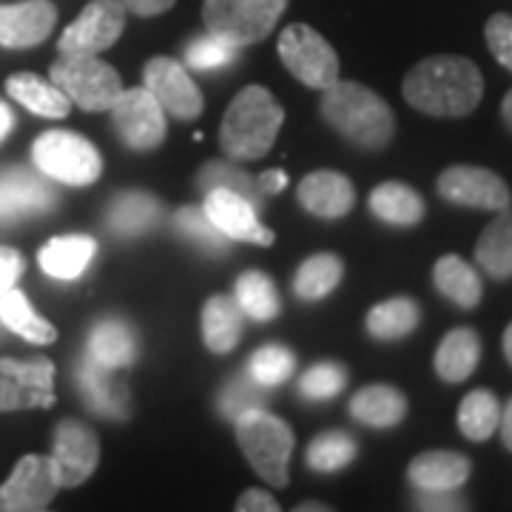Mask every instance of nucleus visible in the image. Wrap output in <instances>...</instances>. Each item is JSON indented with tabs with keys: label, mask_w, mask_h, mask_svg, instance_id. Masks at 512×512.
I'll return each instance as SVG.
<instances>
[{
	"label": "nucleus",
	"mask_w": 512,
	"mask_h": 512,
	"mask_svg": "<svg viewBox=\"0 0 512 512\" xmlns=\"http://www.w3.org/2000/svg\"><path fill=\"white\" fill-rule=\"evenodd\" d=\"M143 80L165 114H174L177 120H194L202 111V92L177 60L151 57L143 69Z\"/></svg>",
	"instance_id": "15"
},
{
	"label": "nucleus",
	"mask_w": 512,
	"mask_h": 512,
	"mask_svg": "<svg viewBox=\"0 0 512 512\" xmlns=\"http://www.w3.org/2000/svg\"><path fill=\"white\" fill-rule=\"evenodd\" d=\"M0 319H3L6 328L15 330L23 339H29L32 345H52L57 339L55 325L46 322V319L29 305L26 293L15 291V288H9V291L0 296Z\"/></svg>",
	"instance_id": "33"
},
{
	"label": "nucleus",
	"mask_w": 512,
	"mask_h": 512,
	"mask_svg": "<svg viewBox=\"0 0 512 512\" xmlns=\"http://www.w3.org/2000/svg\"><path fill=\"white\" fill-rule=\"evenodd\" d=\"M276 52L288 66V72L316 92H325L339 80V57L333 52V46L305 23H291L279 35Z\"/></svg>",
	"instance_id": "8"
},
{
	"label": "nucleus",
	"mask_w": 512,
	"mask_h": 512,
	"mask_svg": "<svg viewBox=\"0 0 512 512\" xmlns=\"http://www.w3.org/2000/svg\"><path fill=\"white\" fill-rule=\"evenodd\" d=\"M285 111L265 86H245L225 109L220 146L228 160H259L276 143Z\"/></svg>",
	"instance_id": "3"
},
{
	"label": "nucleus",
	"mask_w": 512,
	"mask_h": 512,
	"mask_svg": "<svg viewBox=\"0 0 512 512\" xmlns=\"http://www.w3.org/2000/svg\"><path fill=\"white\" fill-rule=\"evenodd\" d=\"M111 126L134 151H154L165 140V109L146 86L123 89L111 106Z\"/></svg>",
	"instance_id": "9"
},
{
	"label": "nucleus",
	"mask_w": 512,
	"mask_h": 512,
	"mask_svg": "<svg viewBox=\"0 0 512 512\" xmlns=\"http://www.w3.org/2000/svg\"><path fill=\"white\" fill-rule=\"evenodd\" d=\"M501 117H504L507 128H512V89L507 92V97L501 100Z\"/></svg>",
	"instance_id": "52"
},
{
	"label": "nucleus",
	"mask_w": 512,
	"mask_h": 512,
	"mask_svg": "<svg viewBox=\"0 0 512 512\" xmlns=\"http://www.w3.org/2000/svg\"><path fill=\"white\" fill-rule=\"evenodd\" d=\"M259 384L251 379V376H237L234 382H228V387L220 393V410L222 416L228 421H234L237 416H242L245 410H254L259 407Z\"/></svg>",
	"instance_id": "43"
},
{
	"label": "nucleus",
	"mask_w": 512,
	"mask_h": 512,
	"mask_svg": "<svg viewBox=\"0 0 512 512\" xmlns=\"http://www.w3.org/2000/svg\"><path fill=\"white\" fill-rule=\"evenodd\" d=\"M177 0H123L126 12H134L140 18H154V15H163L174 6Z\"/></svg>",
	"instance_id": "48"
},
{
	"label": "nucleus",
	"mask_w": 512,
	"mask_h": 512,
	"mask_svg": "<svg viewBox=\"0 0 512 512\" xmlns=\"http://www.w3.org/2000/svg\"><path fill=\"white\" fill-rule=\"evenodd\" d=\"M205 214L228 239L254 242L265 248L274 245V231L259 222L254 202L245 200L237 191H228V188L205 191Z\"/></svg>",
	"instance_id": "16"
},
{
	"label": "nucleus",
	"mask_w": 512,
	"mask_h": 512,
	"mask_svg": "<svg viewBox=\"0 0 512 512\" xmlns=\"http://www.w3.org/2000/svg\"><path fill=\"white\" fill-rule=\"evenodd\" d=\"M370 211L376 220L396 225V228H413L424 220L427 205L421 200L419 191L399 180H387L370 191Z\"/></svg>",
	"instance_id": "24"
},
{
	"label": "nucleus",
	"mask_w": 512,
	"mask_h": 512,
	"mask_svg": "<svg viewBox=\"0 0 512 512\" xmlns=\"http://www.w3.org/2000/svg\"><path fill=\"white\" fill-rule=\"evenodd\" d=\"M421 308L407 299V296H393V299H384L376 308H370L365 319L367 333L379 342H396L410 336L413 330L419 328Z\"/></svg>",
	"instance_id": "30"
},
{
	"label": "nucleus",
	"mask_w": 512,
	"mask_h": 512,
	"mask_svg": "<svg viewBox=\"0 0 512 512\" xmlns=\"http://www.w3.org/2000/svg\"><path fill=\"white\" fill-rule=\"evenodd\" d=\"M77 387L83 393L92 413L111 421H126L131 413V396L126 382L120 379V370L94 362L92 356L77 367Z\"/></svg>",
	"instance_id": "18"
},
{
	"label": "nucleus",
	"mask_w": 512,
	"mask_h": 512,
	"mask_svg": "<svg viewBox=\"0 0 512 512\" xmlns=\"http://www.w3.org/2000/svg\"><path fill=\"white\" fill-rule=\"evenodd\" d=\"M237 52L239 46H234V43H228V40H222V37L217 35H211V32H205V35L197 37V40L188 46L185 60H188L191 69L211 72V69H222V66L234 63V60H237Z\"/></svg>",
	"instance_id": "40"
},
{
	"label": "nucleus",
	"mask_w": 512,
	"mask_h": 512,
	"mask_svg": "<svg viewBox=\"0 0 512 512\" xmlns=\"http://www.w3.org/2000/svg\"><path fill=\"white\" fill-rule=\"evenodd\" d=\"M100 464V441L83 421L63 419L55 430V447H52V476L57 487H80L86 484Z\"/></svg>",
	"instance_id": "12"
},
{
	"label": "nucleus",
	"mask_w": 512,
	"mask_h": 512,
	"mask_svg": "<svg viewBox=\"0 0 512 512\" xmlns=\"http://www.w3.org/2000/svg\"><path fill=\"white\" fill-rule=\"evenodd\" d=\"M433 285L439 288L441 296H447L453 305L464 308V311H473L478 308L484 288H481V279L473 271V265H467L461 256L447 254L441 256L433 268Z\"/></svg>",
	"instance_id": "29"
},
{
	"label": "nucleus",
	"mask_w": 512,
	"mask_h": 512,
	"mask_svg": "<svg viewBox=\"0 0 512 512\" xmlns=\"http://www.w3.org/2000/svg\"><path fill=\"white\" fill-rule=\"evenodd\" d=\"M234 427H237L239 447L256 473L271 487H279V490L288 487V464H291L293 441H296L291 424L254 407L237 416Z\"/></svg>",
	"instance_id": "4"
},
{
	"label": "nucleus",
	"mask_w": 512,
	"mask_h": 512,
	"mask_svg": "<svg viewBox=\"0 0 512 512\" xmlns=\"http://www.w3.org/2000/svg\"><path fill=\"white\" fill-rule=\"evenodd\" d=\"M296 197L302 202V208L311 211L313 217L339 220V217L350 214V208L356 202V191H353V183L348 177L339 171H313L299 183Z\"/></svg>",
	"instance_id": "19"
},
{
	"label": "nucleus",
	"mask_w": 512,
	"mask_h": 512,
	"mask_svg": "<svg viewBox=\"0 0 512 512\" xmlns=\"http://www.w3.org/2000/svg\"><path fill=\"white\" fill-rule=\"evenodd\" d=\"M348 382V373L345 367L336 365V362H319V365L308 367L299 379V393L311 402H322L336 396Z\"/></svg>",
	"instance_id": "41"
},
{
	"label": "nucleus",
	"mask_w": 512,
	"mask_h": 512,
	"mask_svg": "<svg viewBox=\"0 0 512 512\" xmlns=\"http://www.w3.org/2000/svg\"><path fill=\"white\" fill-rule=\"evenodd\" d=\"M55 202V194L26 171L0 174V220H18L40 214Z\"/></svg>",
	"instance_id": "22"
},
{
	"label": "nucleus",
	"mask_w": 512,
	"mask_h": 512,
	"mask_svg": "<svg viewBox=\"0 0 512 512\" xmlns=\"http://www.w3.org/2000/svg\"><path fill=\"white\" fill-rule=\"evenodd\" d=\"M478 362H481V339L473 328L450 330L439 342L433 359L439 379L447 384L467 382L476 373Z\"/></svg>",
	"instance_id": "21"
},
{
	"label": "nucleus",
	"mask_w": 512,
	"mask_h": 512,
	"mask_svg": "<svg viewBox=\"0 0 512 512\" xmlns=\"http://www.w3.org/2000/svg\"><path fill=\"white\" fill-rule=\"evenodd\" d=\"M89 356H92L94 362L114 367V370L128 367L137 359L134 333L120 319H103V322H97L92 333H89Z\"/></svg>",
	"instance_id": "31"
},
{
	"label": "nucleus",
	"mask_w": 512,
	"mask_h": 512,
	"mask_svg": "<svg viewBox=\"0 0 512 512\" xmlns=\"http://www.w3.org/2000/svg\"><path fill=\"white\" fill-rule=\"evenodd\" d=\"M311 510L328 512V507H325V504H299V507H296V512H311Z\"/></svg>",
	"instance_id": "54"
},
{
	"label": "nucleus",
	"mask_w": 512,
	"mask_h": 512,
	"mask_svg": "<svg viewBox=\"0 0 512 512\" xmlns=\"http://www.w3.org/2000/svg\"><path fill=\"white\" fill-rule=\"evenodd\" d=\"M9 128H12V111H9V106L0 103V140L9 134Z\"/></svg>",
	"instance_id": "51"
},
{
	"label": "nucleus",
	"mask_w": 512,
	"mask_h": 512,
	"mask_svg": "<svg viewBox=\"0 0 512 512\" xmlns=\"http://www.w3.org/2000/svg\"><path fill=\"white\" fill-rule=\"evenodd\" d=\"M319 109L333 131L362 151H382L396 134V117L384 97L353 80L328 86Z\"/></svg>",
	"instance_id": "2"
},
{
	"label": "nucleus",
	"mask_w": 512,
	"mask_h": 512,
	"mask_svg": "<svg viewBox=\"0 0 512 512\" xmlns=\"http://www.w3.org/2000/svg\"><path fill=\"white\" fill-rule=\"evenodd\" d=\"M356 458V441L342 430L319 433L308 447V467L316 473H336Z\"/></svg>",
	"instance_id": "37"
},
{
	"label": "nucleus",
	"mask_w": 512,
	"mask_h": 512,
	"mask_svg": "<svg viewBox=\"0 0 512 512\" xmlns=\"http://www.w3.org/2000/svg\"><path fill=\"white\" fill-rule=\"evenodd\" d=\"M498 430H501V441H504V447H507V450H512V399L507 402V407L501 410Z\"/></svg>",
	"instance_id": "50"
},
{
	"label": "nucleus",
	"mask_w": 512,
	"mask_h": 512,
	"mask_svg": "<svg viewBox=\"0 0 512 512\" xmlns=\"http://www.w3.org/2000/svg\"><path fill=\"white\" fill-rule=\"evenodd\" d=\"M57 481L52 476L49 458L23 456L15 464L12 476L0 484V512H40L55 501Z\"/></svg>",
	"instance_id": "14"
},
{
	"label": "nucleus",
	"mask_w": 512,
	"mask_h": 512,
	"mask_svg": "<svg viewBox=\"0 0 512 512\" xmlns=\"http://www.w3.org/2000/svg\"><path fill=\"white\" fill-rule=\"evenodd\" d=\"M94 251H97V242L86 234L55 237L40 248L37 262H40L43 274H49L52 279H77L89 268Z\"/></svg>",
	"instance_id": "25"
},
{
	"label": "nucleus",
	"mask_w": 512,
	"mask_h": 512,
	"mask_svg": "<svg viewBox=\"0 0 512 512\" xmlns=\"http://www.w3.org/2000/svg\"><path fill=\"white\" fill-rule=\"evenodd\" d=\"M476 262L484 274L493 279H510L512 276V208L507 205L498 211L484 234L476 242Z\"/></svg>",
	"instance_id": "28"
},
{
	"label": "nucleus",
	"mask_w": 512,
	"mask_h": 512,
	"mask_svg": "<svg viewBox=\"0 0 512 512\" xmlns=\"http://www.w3.org/2000/svg\"><path fill=\"white\" fill-rule=\"evenodd\" d=\"M52 83L83 111H109L123 92L120 74L97 55H60L52 63Z\"/></svg>",
	"instance_id": "6"
},
{
	"label": "nucleus",
	"mask_w": 512,
	"mask_h": 512,
	"mask_svg": "<svg viewBox=\"0 0 512 512\" xmlns=\"http://www.w3.org/2000/svg\"><path fill=\"white\" fill-rule=\"evenodd\" d=\"M439 194L453 205L461 208H478V211H504L512 202V194L507 183L490 171V168H478V165H453L447 171H441Z\"/></svg>",
	"instance_id": "13"
},
{
	"label": "nucleus",
	"mask_w": 512,
	"mask_h": 512,
	"mask_svg": "<svg viewBox=\"0 0 512 512\" xmlns=\"http://www.w3.org/2000/svg\"><path fill=\"white\" fill-rule=\"evenodd\" d=\"M504 356H507V362L512 365V322L504 330Z\"/></svg>",
	"instance_id": "53"
},
{
	"label": "nucleus",
	"mask_w": 512,
	"mask_h": 512,
	"mask_svg": "<svg viewBox=\"0 0 512 512\" xmlns=\"http://www.w3.org/2000/svg\"><path fill=\"white\" fill-rule=\"evenodd\" d=\"M174 222H177V228L183 231L185 237H191L194 242H197V245L208 248V251H222V248H225V242H228V237L222 234L220 228L208 220L205 208L185 205V208H180V211H177Z\"/></svg>",
	"instance_id": "42"
},
{
	"label": "nucleus",
	"mask_w": 512,
	"mask_h": 512,
	"mask_svg": "<svg viewBox=\"0 0 512 512\" xmlns=\"http://www.w3.org/2000/svg\"><path fill=\"white\" fill-rule=\"evenodd\" d=\"M20 271H23V259L15 248H0V296L15 288Z\"/></svg>",
	"instance_id": "46"
},
{
	"label": "nucleus",
	"mask_w": 512,
	"mask_h": 512,
	"mask_svg": "<svg viewBox=\"0 0 512 512\" xmlns=\"http://www.w3.org/2000/svg\"><path fill=\"white\" fill-rule=\"evenodd\" d=\"M470 458L453 450H427L410 461L407 478L416 490H458L470 478Z\"/></svg>",
	"instance_id": "20"
},
{
	"label": "nucleus",
	"mask_w": 512,
	"mask_h": 512,
	"mask_svg": "<svg viewBox=\"0 0 512 512\" xmlns=\"http://www.w3.org/2000/svg\"><path fill=\"white\" fill-rule=\"evenodd\" d=\"M484 37H487V46L495 60L507 72H512V15H504V12L493 15L484 26Z\"/></svg>",
	"instance_id": "44"
},
{
	"label": "nucleus",
	"mask_w": 512,
	"mask_h": 512,
	"mask_svg": "<svg viewBox=\"0 0 512 512\" xmlns=\"http://www.w3.org/2000/svg\"><path fill=\"white\" fill-rule=\"evenodd\" d=\"M288 0H205L202 23L234 46H251L274 32Z\"/></svg>",
	"instance_id": "5"
},
{
	"label": "nucleus",
	"mask_w": 512,
	"mask_h": 512,
	"mask_svg": "<svg viewBox=\"0 0 512 512\" xmlns=\"http://www.w3.org/2000/svg\"><path fill=\"white\" fill-rule=\"evenodd\" d=\"M296 367V359L288 348L282 345H265L251 356V365H248V376L254 379L259 387H274L282 384Z\"/></svg>",
	"instance_id": "38"
},
{
	"label": "nucleus",
	"mask_w": 512,
	"mask_h": 512,
	"mask_svg": "<svg viewBox=\"0 0 512 512\" xmlns=\"http://www.w3.org/2000/svg\"><path fill=\"white\" fill-rule=\"evenodd\" d=\"M464 498L456 490H419V510H464Z\"/></svg>",
	"instance_id": "45"
},
{
	"label": "nucleus",
	"mask_w": 512,
	"mask_h": 512,
	"mask_svg": "<svg viewBox=\"0 0 512 512\" xmlns=\"http://www.w3.org/2000/svg\"><path fill=\"white\" fill-rule=\"evenodd\" d=\"M197 185H200L202 191H211V188H228V191H237L242 194L245 200L259 202L262 200V194H259V188H256V180L251 174H245V171H239L231 163H208L202 168L200 174H197Z\"/></svg>",
	"instance_id": "39"
},
{
	"label": "nucleus",
	"mask_w": 512,
	"mask_h": 512,
	"mask_svg": "<svg viewBox=\"0 0 512 512\" xmlns=\"http://www.w3.org/2000/svg\"><path fill=\"white\" fill-rule=\"evenodd\" d=\"M237 305L245 316H251L256 322H271L279 313V296H276L274 282L262 271H245L237 279Z\"/></svg>",
	"instance_id": "36"
},
{
	"label": "nucleus",
	"mask_w": 512,
	"mask_h": 512,
	"mask_svg": "<svg viewBox=\"0 0 512 512\" xmlns=\"http://www.w3.org/2000/svg\"><path fill=\"white\" fill-rule=\"evenodd\" d=\"M6 92L12 100H18L23 109H29L37 117L60 120L72 109V100L57 89L52 80H43L32 72L12 74L6 80Z\"/></svg>",
	"instance_id": "26"
},
{
	"label": "nucleus",
	"mask_w": 512,
	"mask_h": 512,
	"mask_svg": "<svg viewBox=\"0 0 512 512\" xmlns=\"http://www.w3.org/2000/svg\"><path fill=\"white\" fill-rule=\"evenodd\" d=\"M57 6L52 0H20L0 6V46L32 49L52 35Z\"/></svg>",
	"instance_id": "17"
},
{
	"label": "nucleus",
	"mask_w": 512,
	"mask_h": 512,
	"mask_svg": "<svg viewBox=\"0 0 512 512\" xmlns=\"http://www.w3.org/2000/svg\"><path fill=\"white\" fill-rule=\"evenodd\" d=\"M126 32L123 0H92L60 35V55H100L111 49Z\"/></svg>",
	"instance_id": "10"
},
{
	"label": "nucleus",
	"mask_w": 512,
	"mask_h": 512,
	"mask_svg": "<svg viewBox=\"0 0 512 512\" xmlns=\"http://www.w3.org/2000/svg\"><path fill=\"white\" fill-rule=\"evenodd\" d=\"M242 336V311L237 299L211 296L202 308V342L211 353H231Z\"/></svg>",
	"instance_id": "27"
},
{
	"label": "nucleus",
	"mask_w": 512,
	"mask_h": 512,
	"mask_svg": "<svg viewBox=\"0 0 512 512\" xmlns=\"http://www.w3.org/2000/svg\"><path fill=\"white\" fill-rule=\"evenodd\" d=\"M55 399V365L49 359H0V413L52 407Z\"/></svg>",
	"instance_id": "11"
},
{
	"label": "nucleus",
	"mask_w": 512,
	"mask_h": 512,
	"mask_svg": "<svg viewBox=\"0 0 512 512\" xmlns=\"http://www.w3.org/2000/svg\"><path fill=\"white\" fill-rule=\"evenodd\" d=\"M350 416L362 421L365 427L387 430V427H396L404 421L407 399L402 390H396L390 384H370L350 399Z\"/></svg>",
	"instance_id": "23"
},
{
	"label": "nucleus",
	"mask_w": 512,
	"mask_h": 512,
	"mask_svg": "<svg viewBox=\"0 0 512 512\" xmlns=\"http://www.w3.org/2000/svg\"><path fill=\"white\" fill-rule=\"evenodd\" d=\"M237 510L239 512H276L279 510V504H276L274 495L265 493V490H245V493L239 495Z\"/></svg>",
	"instance_id": "47"
},
{
	"label": "nucleus",
	"mask_w": 512,
	"mask_h": 512,
	"mask_svg": "<svg viewBox=\"0 0 512 512\" xmlns=\"http://www.w3.org/2000/svg\"><path fill=\"white\" fill-rule=\"evenodd\" d=\"M342 274H345V265L339 256L316 254L299 265V271L293 276V293L308 302L325 299L328 293L336 291V285L342 282Z\"/></svg>",
	"instance_id": "34"
},
{
	"label": "nucleus",
	"mask_w": 512,
	"mask_h": 512,
	"mask_svg": "<svg viewBox=\"0 0 512 512\" xmlns=\"http://www.w3.org/2000/svg\"><path fill=\"white\" fill-rule=\"evenodd\" d=\"M404 100L430 117H464L484 97V77L473 60L436 55L413 66L402 83Z\"/></svg>",
	"instance_id": "1"
},
{
	"label": "nucleus",
	"mask_w": 512,
	"mask_h": 512,
	"mask_svg": "<svg viewBox=\"0 0 512 512\" xmlns=\"http://www.w3.org/2000/svg\"><path fill=\"white\" fill-rule=\"evenodd\" d=\"M501 404L490 390H473L458 404V430L470 441H487L498 430Z\"/></svg>",
	"instance_id": "35"
},
{
	"label": "nucleus",
	"mask_w": 512,
	"mask_h": 512,
	"mask_svg": "<svg viewBox=\"0 0 512 512\" xmlns=\"http://www.w3.org/2000/svg\"><path fill=\"white\" fill-rule=\"evenodd\" d=\"M160 214H163V208L151 194L128 191V194H120L117 200L111 202L109 228L120 237H140V234H146L148 228L157 225Z\"/></svg>",
	"instance_id": "32"
},
{
	"label": "nucleus",
	"mask_w": 512,
	"mask_h": 512,
	"mask_svg": "<svg viewBox=\"0 0 512 512\" xmlns=\"http://www.w3.org/2000/svg\"><path fill=\"white\" fill-rule=\"evenodd\" d=\"M35 165L63 185H92L103 174L100 151L77 131H46L32 146Z\"/></svg>",
	"instance_id": "7"
},
{
	"label": "nucleus",
	"mask_w": 512,
	"mask_h": 512,
	"mask_svg": "<svg viewBox=\"0 0 512 512\" xmlns=\"http://www.w3.org/2000/svg\"><path fill=\"white\" fill-rule=\"evenodd\" d=\"M285 185H288V174L279 171V168H271V171L256 177V188H259L262 197H274L279 191H285Z\"/></svg>",
	"instance_id": "49"
}]
</instances>
